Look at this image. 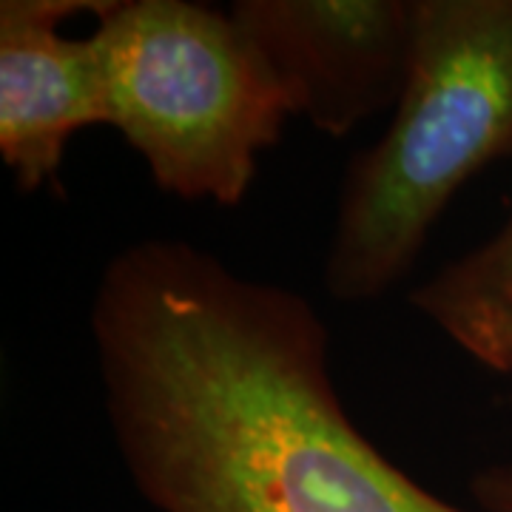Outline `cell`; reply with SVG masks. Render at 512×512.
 <instances>
[{
  "instance_id": "5",
  "label": "cell",
  "mask_w": 512,
  "mask_h": 512,
  "mask_svg": "<svg viewBox=\"0 0 512 512\" xmlns=\"http://www.w3.org/2000/svg\"><path fill=\"white\" fill-rule=\"evenodd\" d=\"M100 0L0 3V157L23 191L55 185L80 128L106 126L103 60L94 35L63 23Z\"/></svg>"
},
{
  "instance_id": "7",
  "label": "cell",
  "mask_w": 512,
  "mask_h": 512,
  "mask_svg": "<svg viewBox=\"0 0 512 512\" xmlns=\"http://www.w3.org/2000/svg\"><path fill=\"white\" fill-rule=\"evenodd\" d=\"M481 512H512V467H490L473 484Z\"/></svg>"
},
{
  "instance_id": "2",
  "label": "cell",
  "mask_w": 512,
  "mask_h": 512,
  "mask_svg": "<svg viewBox=\"0 0 512 512\" xmlns=\"http://www.w3.org/2000/svg\"><path fill=\"white\" fill-rule=\"evenodd\" d=\"M512 154V0H416L404 92L382 140L350 168L325 262L328 293L382 296L447 202Z\"/></svg>"
},
{
  "instance_id": "3",
  "label": "cell",
  "mask_w": 512,
  "mask_h": 512,
  "mask_svg": "<svg viewBox=\"0 0 512 512\" xmlns=\"http://www.w3.org/2000/svg\"><path fill=\"white\" fill-rule=\"evenodd\" d=\"M94 40L106 126L180 200L237 205L259 154L291 117L268 60L231 9L191 0H106Z\"/></svg>"
},
{
  "instance_id": "1",
  "label": "cell",
  "mask_w": 512,
  "mask_h": 512,
  "mask_svg": "<svg viewBox=\"0 0 512 512\" xmlns=\"http://www.w3.org/2000/svg\"><path fill=\"white\" fill-rule=\"evenodd\" d=\"M106 410L160 512H467L359 433L299 293L183 239H140L92 305Z\"/></svg>"
},
{
  "instance_id": "6",
  "label": "cell",
  "mask_w": 512,
  "mask_h": 512,
  "mask_svg": "<svg viewBox=\"0 0 512 512\" xmlns=\"http://www.w3.org/2000/svg\"><path fill=\"white\" fill-rule=\"evenodd\" d=\"M413 305L481 365L512 373V214L495 237L424 282Z\"/></svg>"
},
{
  "instance_id": "4",
  "label": "cell",
  "mask_w": 512,
  "mask_h": 512,
  "mask_svg": "<svg viewBox=\"0 0 512 512\" xmlns=\"http://www.w3.org/2000/svg\"><path fill=\"white\" fill-rule=\"evenodd\" d=\"M231 15L268 60L288 111L330 137L399 103L416 0H237Z\"/></svg>"
}]
</instances>
